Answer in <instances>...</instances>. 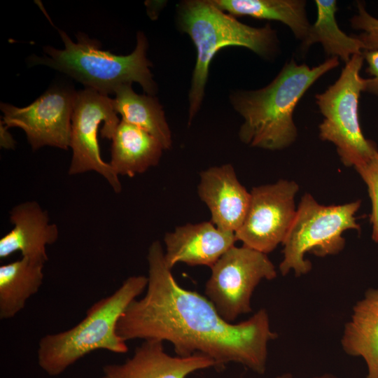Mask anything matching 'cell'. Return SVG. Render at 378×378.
<instances>
[{"instance_id":"7","label":"cell","mask_w":378,"mask_h":378,"mask_svg":"<svg viewBox=\"0 0 378 378\" xmlns=\"http://www.w3.org/2000/svg\"><path fill=\"white\" fill-rule=\"evenodd\" d=\"M360 200L340 205L325 206L309 193L304 194L297 208L295 217L283 242L284 258L279 265L283 276L293 270L295 276L308 273L311 262L305 253L318 257L335 255L345 246L344 231L360 227L356 214Z\"/></svg>"},{"instance_id":"25","label":"cell","mask_w":378,"mask_h":378,"mask_svg":"<svg viewBox=\"0 0 378 378\" xmlns=\"http://www.w3.org/2000/svg\"><path fill=\"white\" fill-rule=\"evenodd\" d=\"M8 127L1 122L0 127V145L5 149H13L15 141L8 131Z\"/></svg>"},{"instance_id":"9","label":"cell","mask_w":378,"mask_h":378,"mask_svg":"<svg viewBox=\"0 0 378 378\" xmlns=\"http://www.w3.org/2000/svg\"><path fill=\"white\" fill-rule=\"evenodd\" d=\"M117 114L113 100L108 95L91 88L76 92L69 146L72 158L68 172L69 175L95 172L118 193L122 190L119 176L109 163L102 160L98 141V129L102 122V137L111 140L120 122Z\"/></svg>"},{"instance_id":"10","label":"cell","mask_w":378,"mask_h":378,"mask_svg":"<svg viewBox=\"0 0 378 378\" xmlns=\"http://www.w3.org/2000/svg\"><path fill=\"white\" fill-rule=\"evenodd\" d=\"M298 190L296 182L284 179L253 188L244 220L235 232L237 240L265 254L283 244L295 217Z\"/></svg>"},{"instance_id":"5","label":"cell","mask_w":378,"mask_h":378,"mask_svg":"<svg viewBox=\"0 0 378 378\" xmlns=\"http://www.w3.org/2000/svg\"><path fill=\"white\" fill-rule=\"evenodd\" d=\"M64 49L50 46L43 48V57H31L33 64H43L63 72L85 86L102 94H114L121 85L139 83L148 95H154L157 85L146 57L147 40L139 31L136 45L127 55H116L101 49L99 42L79 33L77 42L63 31L58 30Z\"/></svg>"},{"instance_id":"17","label":"cell","mask_w":378,"mask_h":378,"mask_svg":"<svg viewBox=\"0 0 378 378\" xmlns=\"http://www.w3.org/2000/svg\"><path fill=\"white\" fill-rule=\"evenodd\" d=\"M341 344L346 354L365 360L368 367L365 378H378V289L367 290L354 307Z\"/></svg>"},{"instance_id":"4","label":"cell","mask_w":378,"mask_h":378,"mask_svg":"<svg viewBox=\"0 0 378 378\" xmlns=\"http://www.w3.org/2000/svg\"><path fill=\"white\" fill-rule=\"evenodd\" d=\"M147 284V276H130L112 295L94 303L85 318L74 327L43 336L37 351L41 368L48 375L57 376L97 349L127 353L126 342L117 334V323L127 306L142 293Z\"/></svg>"},{"instance_id":"22","label":"cell","mask_w":378,"mask_h":378,"mask_svg":"<svg viewBox=\"0 0 378 378\" xmlns=\"http://www.w3.org/2000/svg\"><path fill=\"white\" fill-rule=\"evenodd\" d=\"M351 27L361 31L356 35L364 46V51L378 50V18L366 10L364 2L356 3V13L349 20Z\"/></svg>"},{"instance_id":"8","label":"cell","mask_w":378,"mask_h":378,"mask_svg":"<svg viewBox=\"0 0 378 378\" xmlns=\"http://www.w3.org/2000/svg\"><path fill=\"white\" fill-rule=\"evenodd\" d=\"M211 270L205 294L229 323L251 312V299L256 286L262 279L272 280L277 274L267 254L244 245L232 246Z\"/></svg>"},{"instance_id":"24","label":"cell","mask_w":378,"mask_h":378,"mask_svg":"<svg viewBox=\"0 0 378 378\" xmlns=\"http://www.w3.org/2000/svg\"><path fill=\"white\" fill-rule=\"evenodd\" d=\"M367 64L366 72L370 78H365V92L378 96V50L363 51Z\"/></svg>"},{"instance_id":"16","label":"cell","mask_w":378,"mask_h":378,"mask_svg":"<svg viewBox=\"0 0 378 378\" xmlns=\"http://www.w3.org/2000/svg\"><path fill=\"white\" fill-rule=\"evenodd\" d=\"M111 141L109 164L118 176L145 172L159 163L164 150L153 136L122 120Z\"/></svg>"},{"instance_id":"18","label":"cell","mask_w":378,"mask_h":378,"mask_svg":"<svg viewBox=\"0 0 378 378\" xmlns=\"http://www.w3.org/2000/svg\"><path fill=\"white\" fill-rule=\"evenodd\" d=\"M45 262L22 257L0 267V318L10 319L36 293L43 281Z\"/></svg>"},{"instance_id":"1","label":"cell","mask_w":378,"mask_h":378,"mask_svg":"<svg viewBox=\"0 0 378 378\" xmlns=\"http://www.w3.org/2000/svg\"><path fill=\"white\" fill-rule=\"evenodd\" d=\"M147 261L146 293L120 317L116 332L120 338L167 341L177 356L202 354L215 362L216 369L234 362L265 373L268 343L278 336L271 330L265 309L246 321L229 323L207 298L177 283L159 241L150 245Z\"/></svg>"},{"instance_id":"3","label":"cell","mask_w":378,"mask_h":378,"mask_svg":"<svg viewBox=\"0 0 378 378\" xmlns=\"http://www.w3.org/2000/svg\"><path fill=\"white\" fill-rule=\"evenodd\" d=\"M178 24L190 36L197 50L188 95L189 123L200 108L209 65L219 50L227 46L244 47L267 59L274 58L279 51L276 31L270 24L262 27L244 24L218 8L211 0L181 3L178 8Z\"/></svg>"},{"instance_id":"13","label":"cell","mask_w":378,"mask_h":378,"mask_svg":"<svg viewBox=\"0 0 378 378\" xmlns=\"http://www.w3.org/2000/svg\"><path fill=\"white\" fill-rule=\"evenodd\" d=\"M197 191L209 209L212 223L235 233L246 216L251 194L239 181L234 167L226 164L202 171Z\"/></svg>"},{"instance_id":"14","label":"cell","mask_w":378,"mask_h":378,"mask_svg":"<svg viewBox=\"0 0 378 378\" xmlns=\"http://www.w3.org/2000/svg\"><path fill=\"white\" fill-rule=\"evenodd\" d=\"M210 367L215 368V362L206 355L172 356L164 351L163 342L148 340L125 362L104 366L103 378H186Z\"/></svg>"},{"instance_id":"2","label":"cell","mask_w":378,"mask_h":378,"mask_svg":"<svg viewBox=\"0 0 378 378\" xmlns=\"http://www.w3.org/2000/svg\"><path fill=\"white\" fill-rule=\"evenodd\" d=\"M340 59L329 57L313 67L292 58L266 86L234 92L231 103L244 119L240 140L251 146L278 150L297 139L294 111L307 90L323 76L337 67Z\"/></svg>"},{"instance_id":"15","label":"cell","mask_w":378,"mask_h":378,"mask_svg":"<svg viewBox=\"0 0 378 378\" xmlns=\"http://www.w3.org/2000/svg\"><path fill=\"white\" fill-rule=\"evenodd\" d=\"M13 228L0 239V258H5L20 251L28 257L46 262V246L57 241L59 229L50 222L48 211L36 201H27L14 206L10 211Z\"/></svg>"},{"instance_id":"19","label":"cell","mask_w":378,"mask_h":378,"mask_svg":"<svg viewBox=\"0 0 378 378\" xmlns=\"http://www.w3.org/2000/svg\"><path fill=\"white\" fill-rule=\"evenodd\" d=\"M223 11L233 16H249L280 22L302 42L311 24L304 0H211Z\"/></svg>"},{"instance_id":"26","label":"cell","mask_w":378,"mask_h":378,"mask_svg":"<svg viewBox=\"0 0 378 378\" xmlns=\"http://www.w3.org/2000/svg\"><path fill=\"white\" fill-rule=\"evenodd\" d=\"M276 378H294L291 374L286 373L281 375L277 376ZM314 378H337L335 376L330 374H322L321 376H317Z\"/></svg>"},{"instance_id":"23","label":"cell","mask_w":378,"mask_h":378,"mask_svg":"<svg viewBox=\"0 0 378 378\" xmlns=\"http://www.w3.org/2000/svg\"><path fill=\"white\" fill-rule=\"evenodd\" d=\"M356 172L365 183L372 204L370 221L372 227V238L378 243V152Z\"/></svg>"},{"instance_id":"20","label":"cell","mask_w":378,"mask_h":378,"mask_svg":"<svg viewBox=\"0 0 378 378\" xmlns=\"http://www.w3.org/2000/svg\"><path fill=\"white\" fill-rule=\"evenodd\" d=\"M113 106L122 120L133 125L153 136L164 150L172 145L171 130L158 99L152 95L138 94L132 84H123L114 92Z\"/></svg>"},{"instance_id":"6","label":"cell","mask_w":378,"mask_h":378,"mask_svg":"<svg viewBox=\"0 0 378 378\" xmlns=\"http://www.w3.org/2000/svg\"><path fill=\"white\" fill-rule=\"evenodd\" d=\"M363 53L352 56L336 81L315 95L323 117L318 125L320 139L332 143L343 164L355 169L378 152L376 143L365 138L360 125L359 99L365 87V78L360 76Z\"/></svg>"},{"instance_id":"12","label":"cell","mask_w":378,"mask_h":378,"mask_svg":"<svg viewBox=\"0 0 378 378\" xmlns=\"http://www.w3.org/2000/svg\"><path fill=\"white\" fill-rule=\"evenodd\" d=\"M236 241L234 232L219 229L211 221L178 226L164 234L165 262L171 270L179 262L211 268Z\"/></svg>"},{"instance_id":"21","label":"cell","mask_w":378,"mask_h":378,"mask_svg":"<svg viewBox=\"0 0 378 378\" xmlns=\"http://www.w3.org/2000/svg\"><path fill=\"white\" fill-rule=\"evenodd\" d=\"M316 19L311 24L300 50L307 52L311 46L320 43L329 57H337L345 64L352 56L362 54L364 46L357 36H349L339 27L336 20L337 3L335 0H316Z\"/></svg>"},{"instance_id":"11","label":"cell","mask_w":378,"mask_h":378,"mask_svg":"<svg viewBox=\"0 0 378 378\" xmlns=\"http://www.w3.org/2000/svg\"><path fill=\"white\" fill-rule=\"evenodd\" d=\"M75 97L74 92L52 88L25 107L1 103V122L22 129L34 150L46 146L67 150Z\"/></svg>"}]
</instances>
